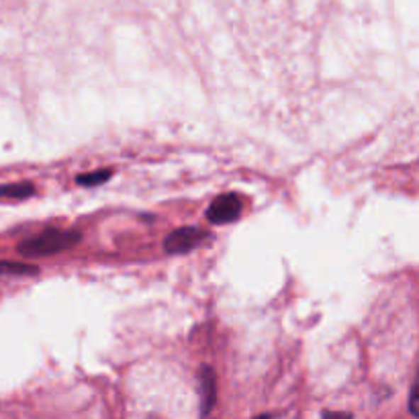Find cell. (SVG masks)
<instances>
[{
	"instance_id": "cell-2",
	"label": "cell",
	"mask_w": 419,
	"mask_h": 419,
	"mask_svg": "<svg viewBox=\"0 0 419 419\" xmlns=\"http://www.w3.org/2000/svg\"><path fill=\"white\" fill-rule=\"evenodd\" d=\"M242 209H244V205H242L240 194L228 192V194L217 196L211 203L209 209H207V219H209V223H213V225L231 223V221H235L242 215Z\"/></svg>"
},
{
	"instance_id": "cell-5",
	"label": "cell",
	"mask_w": 419,
	"mask_h": 419,
	"mask_svg": "<svg viewBox=\"0 0 419 419\" xmlns=\"http://www.w3.org/2000/svg\"><path fill=\"white\" fill-rule=\"evenodd\" d=\"M35 192V186L31 182H15L0 186V199H27Z\"/></svg>"
},
{
	"instance_id": "cell-3",
	"label": "cell",
	"mask_w": 419,
	"mask_h": 419,
	"mask_svg": "<svg viewBox=\"0 0 419 419\" xmlns=\"http://www.w3.org/2000/svg\"><path fill=\"white\" fill-rule=\"evenodd\" d=\"M205 240H209V233L201 228H180L172 231L166 242H164V250L168 254H186L194 250L196 245H201Z\"/></svg>"
},
{
	"instance_id": "cell-4",
	"label": "cell",
	"mask_w": 419,
	"mask_h": 419,
	"mask_svg": "<svg viewBox=\"0 0 419 419\" xmlns=\"http://www.w3.org/2000/svg\"><path fill=\"white\" fill-rule=\"evenodd\" d=\"M199 384H201V413L209 415L217 399V379H215L213 368L203 367L199 374Z\"/></svg>"
},
{
	"instance_id": "cell-1",
	"label": "cell",
	"mask_w": 419,
	"mask_h": 419,
	"mask_svg": "<svg viewBox=\"0 0 419 419\" xmlns=\"http://www.w3.org/2000/svg\"><path fill=\"white\" fill-rule=\"evenodd\" d=\"M82 242V233L76 229H45L18 244V254L27 258H45L66 252Z\"/></svg>"
},
{
	"instance_id": "cell-6",
	"label": "cell",
	"mask_w": 419,
	"mask_h": 419,
	"mask_svg": "<svg viewBox=\"0 0 419 419\" xmlns=\"http://www.w3.org/2000/svg\"><path fill=\"white\" fill-rule=\"evenodd\" d=\"M37 272H39V268L31 266V264L0 262V274H27V276H33Z\"/></svg>"
},
{
	"instance_id": "cell-7",
	"label": "cell",
	"mask_w": 419,
	"mask_h": 419,
	"mask_svg": "<svg viewBox=\"0 0 419 419\" xmlns=\"http://www.w3.org/2000/svg\"><path fill=\"white\" fill-rule=\"evenodd\" d=\"M111 176H113V170L105 168V170H96V172L80 174L76 178V182L82 184V186H94V184H103V182H106Z\"/></svg>"
},
{
	"instance_id": "cell-8",
	"label": "cell",
	"mask_w": 419,
	"mask_h": 419,
	"mask_svg": "<svg viewBox=\"0 0 419 419\" xmlns=\"http://www.w3.org/2000/svg\"><path fill=\"white\" fill-rule=\"evenodd\" d=\"M409 411L411 415L419 418V374L413 383V389H411V395H409Z\"/></svg>"
}]
</instances>
